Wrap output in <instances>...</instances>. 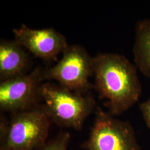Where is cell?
Returning <instances> with one entry per match:
<instances>
[{"label":"cell","instance_id":"1","mask_svg":"<svg viewBox=\"0 0 150 150\" xmlns=\"http://www.w3.org/2000/svg\"><path fill=\"white\" fill-rule=\"evenodd\" d=\"M137 69L122 54L98 53L93 57V87L100 98L106 100L111 115L122 114L139 101L142 87Z\"/></svg>","mask_w":150,"mask_h":150},{"label":"cell","instance_id":"2","mask_svg":"<svg viewBox=\"0 0 150 150\" xmlns=\"http://www.w3.org/2000/svg\"><path fill=\"white\" fill-rule=\"evenodd\" d=\"M42 105L1 117L0 150H38L46 144L50 123Z\"/></svg>","mask_w":150,"mask_h":150},{"label":"cell","instance_id":"3","mask_svg":"<svg viewBox=\"0 0 150 150\" xmlns=\"http://www.w3.org/2000/svg\"><path fill=\"white\" fill-rule=\"evenodd\" d=\"M41 94L51 121L62 127L81 129L86 118L95 110L96 103L92 97L59 85L42 83Z\"/></svg>","mask_w":150,"mask_h":150},{"label":"cell","instance_id":"4","mask_svg":"<svg viewBox=\"0 0 150 150\" xmlns=\"http://www.w3.org/2000/svg\"><path fill=\"white\" fill-rule=\"evenodd\" d=\"M93 74V57L79 45L69 46L57 64L43 70L44 79L57 81L59 86L81 94L93 87L89 80Z\"/></svg>","mask_w":150,"mask_h":150},{"label":"cell","instance_id":"5","mask_svg":"<svg viewBox=\"0 0 150 150\" xmlns=\"http://www.w3.org/2000/svg\"><path fill=\"white\" fill-rule=\"evenodd\" d=\"M97 107L87 150H139L134 130L129 122L115 118Z\"/></svg>","mask_w":150,"mask_h":150},{"label":"cell","instance_id":"6","mask_svg":"<svg viewBox=\"0 0 150 150\" xmlns=\"http://www.w3.org/2000/svg\"><path fill=\"white\" fill-rule=\"evenodd\" d=\"M43 79V70L38 67L28 74L1 82V110L13 113L39 105Z\"/></svg>","mask_w":150,"mask_h":150},{"label":"cell","instance_id":"7","mask_svg":"<svg viewBox=\"0 0 150 150\" xmlns=\"http://www.w3.org/2000/svg\"><path fill=\"white\" fill-rule=\"evenodd\" d=\"M12 31L16 42L35 56L45 60L55 59L69 46L64 36L53 28L33 29L23 24Z\"/></svg>","mask_w":150,"mask_h":150},{"label":"cell","instance_id":"8","mask_svg":"<svg viewBox=\"0 0 150 150\" xmlns=\"http://www.w3.org/2000/svg\"><path fill=\"white\" fill-rule=\"evenodd\" d=\"M29 59L23 47L14 40L0 41L1 82L26 74Z\"/></svg>","mask_w":150,"mask_h":150},{"label":"cell","instance_id":"9","mask_svg":"<svg viewBox=\"0 0 150 150\" xmlns=\"http://www.w3.org/2000/svg\"><path fill=\"white\" fill-rule=\"evenodd\" d=\"M133 54L135 66L150 79V18L141 20L136 25Z\"/></svg>","mask_w":150,"mask_h":150},{"label":"cell","instance_id":"10","mask_svg":"<svg viewBox=\"0 0 150 150\" xmlns=\"http://www.w3.org/2000/svg\"><path fill=\"white\" fill-rule=\"evenodd\" d=\"M70 135L67 132H62L54 140L46 143L37 150H67Z\"/></svg>","mask_w":150,"mask_h":150},{"label":"cell","instance_id":"11","mask_svg":"<svg viewBox=\"0 0 150 150\" xmlns=\"http://www.w3.org/2000/svg\"><path fill=\"white\" fill-rule=\"evenodd\" d=\"M139 109L147 126L150 129V98L140 105Z\"/></svg>","mask_w":150,"mask_h":150}]
</instances>
